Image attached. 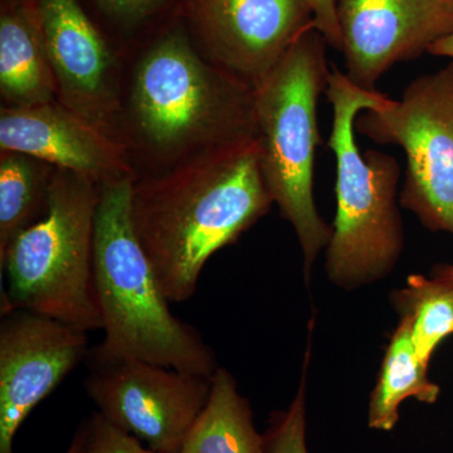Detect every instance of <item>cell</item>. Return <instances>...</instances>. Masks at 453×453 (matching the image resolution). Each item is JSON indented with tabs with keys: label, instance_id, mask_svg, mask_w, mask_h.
<instances>
[{
	"label": "cell",
	"instance_id": "18",
	"mask_svg": "<svg viewBox=\"0 0 453 453\" xmlns=\"http://www.w3.org/2000/svg\"><path fill=\"white\" fill-rule=\"evenodd\" d=\"M393 303L401 318L410 320L417 356L429 366L438 345L453 334L451 288L436 277L412 275L393 295Z\"/></svg>",
	"mask_w": 453,
	"mask_h": 453
},
{
	"label": "cell",
	"instance_id": "12",
	"mask_svg": "<svg viewBox=\"0 0 453 453\" xmlns=\"http://www.w3.org/2000/svg\"><path fill=\"white\" fill-rule=\"evenodd\" d=\"M336 16L345 74L369 92L393 65L453 35V0H338Z\"/></svg>",
	"mask_w": 453,
	"mask_h": 453
},
{
	"label": "cell",
	"instance_id": "1",
	"mask_svg": "<svg viewBox=\"0 0 453 453\" xmlns=\"http://www.w3.org/2000/svg\"><path fill=\"white\" fill-rule=\"evenodd\" d=\"M273 203L258 138L136 178L131 220L170 303L193 297L208 259L234 243Z\"/></svg>",
	"mask_w": 453,
	"mask_h": 453
},
{
	"label": "cell",
	"instance_id": "2",
	"mask_svg": "<svg viewBox=\"0 0 453 453\" xmlns=\"http://www.w3.org/2000/svg\"><path fill=\"white\" fill-rule=\"evenodd\" d=\"M124 111L122 142L157 168L154 174L258 138L255 88L208 61L181 27L142 56Z\"/></svg>",
	"mask_w": 453,
	"mask_h": 453
},
{
	"label": "cell",
	"instance_id": "10",
	"mask_svg": "<svg viewBox=\"0 0 453 453\" xmlns=\"http://www.w3.org/2000/svg\"><path fill=\"white\" fill-rule=\"evenodd\" d=\"M88 334L27 310H2L0 453H16L23 422L86 360Z\"/></svg>",
	"mask_w": 453,
	"mask_h": 453
},
{
	"label": "cell",
	"instance_id": "11",
	"mask_svg": "<svg viewBox=\"0 0 453 453\" xmlns=\"http://www.w3.org/2000/svg\"><path fill=\"white\" fill-rule=\"evenodd\" d=\"M33 5L57 101L121 142L118 65L106 41L79 0H33Z\"/></svg>",
	"mask_w": 453,
	"mask_h": 453
},
{
	"label": "cell",
	"instance_id": "25",
	"mask_svg": "<svg viewBox=\"0 0 453 453\" xmlns=\"http://www.w3.org/2000/svg\"><path fill=\"white\" fill-rule=\"evenodd\" d=\"M432 276L445 282L453 292V264L437 265L432 271Z\"/></svg>",
	"mask_w": 453,
	"mask_h": 453
},
{
	"label": "cell",
	"instance_id": "6",
	"mask_svg": "<svg viewBox=\"0 0 453 453\" xmlns=\"http://www.w3.org/2000/svg\"><path fill=\"white\" fill-rule=\"evenodd\" d=\"M101 187L55 169L43 216L17 235L0 268L2 310L20 309L89 333L103 329L95 280Z\"/></svg>",
	"mask_w": 453,
	"mask_h": 453
},
{
	"label": "cell",
	"instance_id": "7",
	"mask_svg": "<svg viewBox=\"0 0 453 453\" xmlns=\"http://www.w3.org/2000/svg\"><path fill=\"white\" fill-rule=\"evenodd\" d=\"M356 130L403 149L399 203L429 231L453 237V59L411 82L401 100L360 113Z\"/></svg>",
	"mask_w": 453,
	"mask_h": 453
},
{
	"label": "cell",
	"instance_id": "22",
	"mask_svg": "<svg viewBox=\"0 0 453 453\" xmlns=\"http://www.w3.org/2000/svg\"><path fill=\"white\" fill-rule=\"evenodd\" d=\"M314 11L315 27L324 35L327 44L334 50H342V33H340L336 3L338 0H309Z\"/></svg>",
	"mask_w": 453,
	"mask_h": 453
},
{
	"label": "cell",
	"instance_id": "19",
	"mask_svg": "<svg viewBox=\"0 0 453 453\" xmlns=\"http://www.w3.org/2000/svg\"><path fill=\"white\" fill-rule=\"evenodd\" d=\"M306 368L288 410L273 413L265 437V453H309L306 446Z\"/></svg>",
	"mask_w": 453,
	"mask_h": 453
},
{
	"label": "cell",
	"instance_id": "24",
	"mask_svg": "<svg viewBox=\"0 0 453 453\" xmlns=\"http://www.w3.org/2000/svg\"><path fill=\"white\" fill-rule=\"evenodd\" d=\"M428 53L434 56L449 57V58L453 59V35H447L442 40L437 41L428 50Z\"/></svg>",
	"mask_w": 453,
	"mask_h": 453
},
{
	"label": "cell",
	"instance_id": "3",
	"mask_svg": "<svg viewBox=\"0 0 453 453\" xmlns=\"http://www.w3.org/2000/svg\"><path fill=\"white\" fill-rule=\"evenodd\" d=\"M133 179L101 187L95 223V280L104 339L92 350L213 377V350L173 314L131 220Z\"/></svg>",
	"mask_w": 453,
	"mask_h": 453
},
{
	"label": "cell",
	"instance_id": "9",
	"mask_svg": "<svg viewBox=\"0 0 453 453\" xmlns=\"http://www.w3.org/2000/svg\"><path fill=\"white\" fill-rule=\"evenodd\" d=\"M189 17L203 56L252 88L316 28L309 0H192Z\"/></svg>",
	"mask_w": 453,
	"mask_h": 453
},
{
	"label": "cell",
	"instance_id": "21",
	"mask_svg": "<svg viewBox=\"0 0 453 453\" xmlns=\"http://www.w3.org/2000/svg\"><path fill=\"white\" fill-rule=\"evenodd\" d=\"M170 0H97L110 16L124 23H139L165 7Z\"/></svg>",
	"mask_w": 453,
	"mask_h": 453
},
{
	"label": "cell",
	"instance_id": "4",
	"mask_svg": "<svg viewBox=\"0 0 453 453\" xmlns=\"http://www.w3.org/2000/svg\"><path fill=\"white\" fill-rule=\"evenodd\" d=\"M325 94L333 109L327 145L336 163V214L325 270L339 288L356 290L389 275L403 251L396 202L401 168L392 155L362 153L357 144V116L384 105L388 96L357 88L336 67Z\"/></svg>",
	"mask_w": 453,
	"mask_h": 453
},
{
	"label": "cell",
	"instance_id": "23",
	"mask_svg": "<svg viewBox=\"0 0 453 453\" xmlns=\"http://www.w3.org/2000/svg\"><path fill=\"white\" fill-rule=\"evenodd\" d=\"M86 445H88V429H86V423L83 422L74 432L73 441L65 453H86Z\"/></svg>",
	"mask_w": 453,
	"mask_h": 453
},
{
	"label": "cell",
	"instance_id": "20",
	"mask_svg": "<svg viewBox=\"0 0 453 453\" xmlns=\"http://www.w3.org/2000/svg\"><path fill=\"white\" fill-rule=\"evenodd\" d=\"M86 423V453H157L142 445L138 437L107 421L103 414L94 412Z\"/></svg>",
	"mask_w": 453,
	"mask_h": 453
},
{
	"label": "cell",
	"instance_id": "16",
	"mask_svg": "<svg viewBox=\"0 0 453 453\" xmlns=\"http://www.w3.org/2000/svg\"><path fill=\"white\" fill-rule=\"evenodd\" d=\"M440 393V387L428 378V366L417 356L410 320L402 316L369 399L368 426L378 431H392L399 421V408L405 399L434 404Z\"/></svg>",
	"mask_w": 453,
	"mask_h": 453
},
{
	"label": "cell",
	"instance_id": "5",
	"mask_svg": "<svg viewBox=\"0 0 453 453\" xmlns=\"http://www.w3.org/2000/svg\"><path fill=\"white\" fill-rule=\"evenodd\" d=\"M326 44L318 29H309L255 88L265 180L283 219L294 226L306 281L333 234L314 198L315 153L321 142L318 103L332 73Z\"/></svg>",
	"mask_w": 453,
	"mask_h": 453
},
{
	"label": "cell",
	"instance_id": "17",
	"mask_svg": "<svg viewBox=\"0 0 453 453\" xmlns=\"http://www.w3.org/2000/svg\"><path fill=\"white\" fill-rule=\"evenodd\" d=\"M55 166L17 151L0 154V256L43 216Z\"/></svg>",
	"mask_w": 453,
	"mask_h": 453
},
{
	"label": "cell",
	"instance_id": "14",
	"mask_svg": "<svg viewBox=\"0 0 453 453\" xmlns=\"http://www.w3.org/2000/svg\"><path fill=\"white\" fill-rule=\"evenodd\" d=\"M0 92L9 107L43 105L57 100L55 77L33 0H2Z\"/></svg>",
	"mask_w": 453,
	"mask_h": 453
},
{
	"label": "cell",
	"instance_id": "8",
	"mask_svg": "<svg viewBox=\"0 0 453 453\" xmlns=\"http://www.w3.org/2000/svg\"><path fill=\"white\" fill-rule=\"evenodd\" d=\"M85 389L97 412L157 453H178L210 398L211 378L89 349Z\"/></svg>",
	"mask_w": 453,
	"mask_h": 453
},
{
	"label": "cell",
	"instance_id": "15",
	"mask_svg": "<svg viewBox=\"0 0 453 453\" xmlns=\"http://www.w3.org/2000/svg\"><path fill=\"white\" fill-rule=\"evenodd\" d=\"M178 453H265L251 405L226 369H217L211 377L210 398Z\"/></svg>",
	"mask_w": 453,
	"mask_h": 453
},
{
	"label": "cell",
	"instance_id": "13",
	"mask_svg": "<svg viewBox=\"0 0 453 453\" xmlns=\"http://www.w3.org/2000/svg\"><path fill=\"white\" fill-rule=\"evenodd\" d=\"M0 149L29 155L98 187L138 178L120 140L57 100L37 106L2 107Z\"/></svg>",
	"mask_w": 453,
	"mask_h": 453
}]
</instances>
